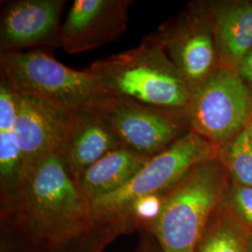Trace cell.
I'll return each instance as SVG.
<instances>
[{
    "label": "cell",
    "mask_w": 252,
    "mask_h": 252,
    "mask_svg": "<svg viewBox=\"0 0 252 252\" xmlns=\"http://www.w3.org/2000/svg\"><path fill=\"white\" fill-rule=\"evenodd\" d=\"M1 218L44 244L46 250L86 234L97 224L58 153L29 172L18 194L1 206Z\"/></svg>",
    "instance_id": "1"
},
{
    "label": "cell",
    "mask_w": 252,
    "mask_h": 252,
    "mask_svg": "<svg viewBox=\"0 0 252 252\" xmlns=\"http://www.w3.org/2000/svg\"><path fill=\"white\" fill-rule=\"evenodd\" d=\"M109 94L145 105L186 110L190 91L155 34L135 48L91 63Z\"/></svg>",
    "instance_id": "2"
},
{
    "label": "cell",
    "mask_w": 252,
    "mask_h": 252,
    "mask_svg": "<svg viewBox=\"0 0 252 252\" xmlns=\"http://www.w3.org/2000/svg\"><path fill=\"white\" fill-rule=\"evenodd\" d=\"M0 76L15 92L64 114L98 109L111 95L94 74L67 67L40 50L0 53Z\"/></svg>",
    "instance_id": "3"
},
{
    "label": "cell",
    "mask_w": 252,
    "mask_h": 252,
    "mask_svg": "<svg viewBox=\"0 0 252 252\" xmlns=\"http://www.w3.org/2000/svg\"><path fill=\"white\" fill-rule=\"evenodd\" d=\"M224 184V172L216 158L192 167L164 193L159 216L146 229L162 252H197Z\"/></svg>",
    "instance_id": "4"
},
{
    "label": "cell",
    "mask_w": 252,
    "mask_h": 252,
    "mask_svg": "<svg viewBox=\"0 0 252 252\" xmlns=\"http://www.w3.org/2000/svg\"><path fill=\"white\" fill-rule=\"evenodd\" d=\"M217 155L216 145L190 130L152 157L122 189L92 203L91 215L96 223L117 221L135 200L166 192L192 167Z\"/></svg>",
    "instance_id": "5"
},
{
    "label": "cell",
    "mask_w": 252,
    "mask_h": 252,
    "mask_svg": "<svg viewBox=\"0 0 252 252\" xmlns=\"http://www.w3.org/2000/svg\"><path fill=\"white\" fill-rule=\"evenodd\" d=\"M190 130L217 145L235 136L252 112V95L240 73L216 67L190 94L186 108Z\"/></svg>",
    "instance_id": "6"
},
{
    "label": "cell",
    "mask_w": 252,
    "mask_h": 252,
    "mask_svg": "<svg viewBox=\"0 0 252 252\" xmlns=\"http://www.w3.org/2000/svg\"><path fill=\"white\" fill-rule=\"evenodd\" d=\"M100 113L123 147L152 158L165 151L190 130L186 110L157 108L110 95Z\"/></svg>",
    "instance_id": "7"
},
{
    "label": "cell",
    "mask_w": 252,
    "mask_h": 252,
    "mask_svg": "<svg viewBox=\"0 0 252 252\" xmlns=\"http://www.w3.org/2000/svg\"><path fill=\"white\" fill-rule=\"evenodd\" d=\"M154 34L187 83L190 94L216 68L214 27L206 9H193L175 25L161 27Z\"/></svg>",
    "instance_id": "8"
},
{
    "label": "cell",
    "mask_w": 252,
    "mask_h": 252,
    "mask_svg": "<svg viewBox=\"0 0 252 252\" xmlns=\"http://www.w3.org/2000/svg\"><path fill=\"white\" fill-rule=\"evenodd\" d=\"M133 0H75L61 27V47L81 54L107 45L127 30Z\"/></svg>",
    "instance_id": "9"
},
{
    "label": "cell",
    "mask_w": 252,
    "mask_h": 252,
    "mask_svg": "<svg viewBox=\"0 0 252 252\" xmlns=\"http://www.w3.org/2000/svg\"><path fill=\"white\" fill-rule=\"evenodd\" d=\"M64 0L5 2L0 20V52L61 47L60 18Z\"/></svg>",
    "instance_id": "10"
},
{
    "label": "cell",
    "mask_w": 252,
    "mask_h": 252,
    "mask_svg": "<svg viewBox=\"0 0 252 252\" xmlns=\"http://www.w3.org/2000/svg\"><path fill=\"white\" fill-rule=\"evenodd\" d=\"M123 147L98 109L70 114L58 154L75 182L105 154Z\"/></svg>",
    "instance_id": "11"
},
{
    "label": "cell",
    "mask_w": 252,
    "mask_h": 252,
    "mask_svg": "<svg viewBox=\"0 0 252 252\" xmlns=\"http://www.w3.org/2000/svg\"><path fill=\"white\" fill-rule=\"evenodd\" d=\"M15 94L17 114L14 131L29 174L46 157L58 153L70 114H64L17 92Z\"/></svg>",
    "instance_id": "12"
},
{
    "label": "cell",
    "mask_w": 252,
    "mask_h": 252,
    "mask_svg": "<svg viewBox=\"0 0 252 252\" xmlns=\"http://www.w3.org/2000/svg\"><path fill=\"white\" fill-rule=\"evenodd\" d=\"M16 94L0 79V197L1 206L18 194L27 178V170L15 135Z\"/></svg>",
    "instance_id": "13"
},
{
    "label": "cell",
    "mask_w": 252,
    "mask_h": 252,
    "mask_svg": "<svg viewBox=\"0 0 252 252\" xmlns=\"http://www.w3.org/2000/svg\"><path fill=\"white\" fill-rule=\"evenodd\" d=\"M150 159L125 147L110 151L76 181L82 198L89 207L96 200L122 189Z\"/></svg>",
    "instance_id": "14"
},
{
    "label": "cell",
    "mask_w": 252,
    "mask_h": 252,
    "mask_svg": "<svg viewBox=\"0 0 252 252\" xmlns=\"http://www.w3.org/2000/svg\"><path fill=\"white\" fill-rule=\"evenodd\" d=\"M207 13L213 23L217 51L223 60L239 67L252 50V4L212 7Z\"/></svg>",
    "instance_id": "15"
},
{
    "label": "cell",
    "mask_w": 252,
    "mask_h": 252,
    "mask_svg": "<svg viewBox=\"0 0 252 252\" xmlns=\"http://www.w3.org/2000/svg\"><path fill=\"white\" fill-rule=\"evenodd\" d=\"M218 155L238 184L252 187V141L248 128L234 136Z\"/></svg>",
    "instance_id": "16"
},
{
    "label": "cell",
    "mask_w": 252,
    "mask_h": 252,
    "mask_svg": "<svg viewBox=\"0 0 252 252\" xmlns=\"http://www.w3.org/2000/svg\"><path fill=\"white\" fill-rule=\"evenodd\" d=\"M126 233L127 230L122 223H97L88 233L51 247L45 252H103L117 236Z\"/></svg>",
    "instance_id": "17"
},
{
    "label": "cell",
    "mask_w": 252,
    "mask_h": 252,
    "mask_svg": "<svg viewBox=\"0 0 252 252\" xmlns=\"http://www.w3.org/2000/svg\"><path fill=\"white\" fill-rule=\"evenodd\" d=\"M197 252H244L239 236L226 225L216 227L203 241Z\"/></svg>",
    "instance_id": "18"
},
{
    "label": "cell",
    "mask_w": 252,
    "mask_h": 252,
    "mask_svg": "<svg viewBox=\"0 0 252 252\" xmlns=\"http://www.w3.org/2000/svg\"><path fill=\"white\" fill-rule=\"evenodd\" d=\"M233 201L240 216L252 226V187L240 184L234 186Z\"/></svg>",
    "instance_id": "19"
},
{
    "label": "cell",
    "mask_w": 252,
    "mask_h": 252,
    "mask_svg": "<svg viewBox=\"0 0 252 252\" xmlns=\"http://www.w3.org/2000/svg\"><path fill=\"white\" fill-rule=\"evenodd\" d=\"M239 71L242 78L252 83V50L242 60L239 65Z\"/></svg>",
    "instance_id": "20"
},
{
    "label": "cell",
    "mask_w": 252,
    "mask_h": 252,
    "mask_svg": "<svg viewBox=\"0 0 252 252\" xmlns=\"http://www.w3.org/2000/svg\"><path fill=\"white\" fill-rule=\"evenodd\" d=\"M249 129V132H250V135H251V137H252V124H251V126H250V127L248 128Z\"/></svg>",
    "instance_id": "21"
},
{
    "label": "cell",
    "mask_w": 252,
    "mask_h": 252,
    "mask_svg": "<svg viewBox=\"0 0 252 252\" xmlns=\"http://www.w3.org/2000/svg\"><path fill=\"white\" fill-rule=\"evenodd\" d=\"M251 252H252V242H251Z\"/></svg>",
    "instance_id": "22"
},
{
    "label": "cell",
    "mask_w": 252,
    "mask_h": 252,
    "mask_svg": "<svg viewBox=\"0 0 252 252\" xmlns=\"http://www.w3.org/2000/svg\"><path fill=\"white\" fill-rule=\"evenodd\" d=\"M147 252V248H146V247H145L144 252Z\"/></svg>",
    "instance_id": "23"
}]
</instances>
